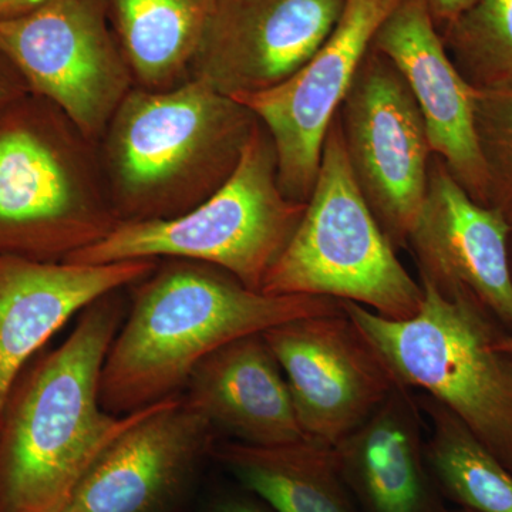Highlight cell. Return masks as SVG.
<instances>
[{"label": "cell", "mask_w": 512, "mask_h": 512, "mask_svg": "<svg viewBox=\"0 0 512 512\" xmlns=\"http://www.w3.org/2000/svg\"><path fill=\"white\" fill-rule=\"evenodd\" d=\"M214 512H268L264 508L258 507V505L248 503V501H228L218 505Z\"/></svg>", "instance_id": "4316f807"}, {"label": "cell", "mask_w": 512, "mask_h": 512, "mask_svg": "<svg viewBox=\"0 0 512 512\" xmlns=\"http://www.w3.org/2000/svg\"><path fill=\"white\" fill-rule=\"evenodd\" d=\"M0 50L29 92L55 104L92 144L136 87L107 0H45L2 19Z\"/></svg>", "instance_id": "ba28073f"}, {"label": "cell", "mask_w": 512, "mask_h": 512, "mask_svg": "<svg viewBox=\"0 0 512 512\" xmlns=\"http://www.w3.org/2000/svg\"><path fill=\"white\" fill-rule=\"evenodd\" d=\"M338 120L357 187L393 247L407 249L426 195L433 151L412 90L392 60L373 45Z\"/></svg>", "instance_id": "9c48e42d"}, {"label": "cell", "mask_w": 512, "mask_h": 512, "mask_svg": "<svg viewBox=\"0 0 512 512\" xmlns=\"http://www.w3.org/2000/svg\"><path fill=\"white\" fill-rule=\"evenodd\" d=\"M421 286L413 318L387 319L342 301L343 312L397 382L443 404L512 474V360L497 346L504 330L471 303Z\"/></svg>", "instance_id": "8992f818"}, {"label": "cell", "mask_w": 512, "mask_h": 512, "mask_svg": "<svg viewBox=\"0 0 512 512\" xmlns=\"http://www.w3.org/2000/svg\"><path fill=\"white\" fill-rule=\"evenodd\" d=\"M157 265L156 259L86 265L0 255V416L26 363L57 330L103 296L138 284Z\"/></svg>", "instance_id": "2e32d148"}, {"label": "cell", "mask_w": 512, "mask_h": 512, "mask_svg": "<svg viewBox=\"0 0 512 512\" xmlns=\"http://www.w3.org/2000/svg\"><path fill=\"white\" fill-rule=\"evenodd\" d=\"M306 202L285 197L271 134L256 126L234 174L192 210L168 220L120 221L99 242L66 259L101 265L131 259H183L217 266L262 292L288 247Z\"/></svg>", "instance_id": "5b68a950"}, {"label": "cell", "mask_w": 512, "mask_h": 512, "mask_svg": "<svg viewBox=\"0 0 512 512\" xmlns=\"http://www.w3.org/2000/svg\"><path fill=\"white\" fill-rule=\"evenodd\" d=\"M511 227L431 157L426 195L407 241L419 282L447 301L471 303L512 333Z\"/></svg>", "instance_id": "7c38bea8"}, {"label": "cell", "mask_w": 512, "mask_h": 512, "mask_svg": "<svg viewBox=\"0 0 512 512\" xmlns=\"http://www.w3.org/2000/svg\"><path fill=\"white\" fill-rule=\"evenodd\" d=\"M211 453L275 512H355L333 447L309 439L269 447L227 441Z\"/></svg>", "instance_id": "d6986e66"}, {"label": "cell", "mask_w": 512, "mask_h": 512, "mask_svg": "<svg viewBox=\"0 0 512 512\" xmlns=\"http://www.w3.org/2000/svg\"><path fill=\"white\" fill-rule=\"evenodd\" d=\"M183 399L212 429L249 446L305 440L288 383L262 333L214 350L192 370Z\"/></svg>", "instance_id": "e0dca14e"}, {"label": "cell", "mask_w": 512, "mask_h": 512, "mask_svg": "<svg viewBox=\"0 0 512 512\" xmlns=\"http://www.w3.org/2000/svg\"><path fill=\"white\" fill-rule=\"evenodd\" d=\"M498 349L512 360V333H501L497 340Z\"/></svg>", "instance_id": "83f0119b"}, {"label": "cell", "mask_w": 512, "mask_h": 512, "mask_svg": "<svg viewBox=\"0 0 512 512\" xmlns=\"http://www.w3.org/2000/svg\"><path fill=\"white\" fill-rule=\"evenodd\" d=\"M281 366L306 439L335 447L399 384L345 312L262 332Z\"/></svg>", "instance_id": "8fae6325"}, {"label": "cell", "mask_w": 512, "mask_h": 512, "mask_svg": "<svg viewBox=\"0 0 512 512\" xmlns=\"http://www.w3.org/2000/svg\"><path fill=\"white\" fill-rule=\"evenodd\" d=\"M138 285L101 369V407L113 416L178 396L198 363L232 340L343 311L338 299L252 291L217 266L183 259Z\"/></svg>", "instance_id": "6da1fadb"}, {"label": "cell", "mask_w": 512, "mask_h": 512, "mask_svg": "<svg viewBox=\"0 0 512 512\" xmlns=\"http://www.w3.org/2000/svg\"><path fill=\"white\" fill-rule=\"evenodd\" d=\"M217 0H107L136 86L165 90L188 80Z\"/></svg>", "instance_id": "ffe728a7"}, {"label": "cell", "mask_w": 512, "mask_h": 512, "mask_svg": "<svg viewBox=\"0 0 512 512\" xmlns=\"http://www.w3.org/2000/svg\"><path fill=\"white\" fill-rule=\"evenodd\" d=\"M426 420L427 463L464 510L512 512V474L474 434L427 394H417Z\"/></svg>", "instance_id": "44dd1931"}, {"label": "cell", "mask_w": 512, "mask_h": 512, "mask_svg": "<svg viewBox=\"0 0 512 512\" xmlns=\"http://www.w3.org/2000/svg\"><path fill=\"white\" fill-rule=\"evenodd\" d=\"M476 133L487 175V207L512 228V84L476 89Z\"/></svg>", "instance_id": "603a6c76"}, {"label": "cell", "mask_w": 512, "mask_h": 512, "mask_svg": "<svg viewBox=\"0 0 512 512\" xmlns=\"http://www.w3.org/2000/svg\"><path fill=\"white\" fill-rule=\"evenodd\" d=\"M258 124L247 106L200 80L133 87L101 137L119 221L168 220L200 205L234 174Z\"/></svg>", "instance_id": "3957f363"}, {"label": "cell", "mask_w": 512, "mask_h": 512, "mask_svg": "<svg viewBox=\"0 0 512 512\" xmlns=\"http://www.w3.org/2000/svg\"><path fill=\"white\" fill-rule=\"evenodd\" d=\"M343 481L369 512H440L426 476V420L413 389L399 383L333 447Z\"/></svg>", "instance_id": "ac0fdd59"}, {"label": "cell", "mask_w": 512, "mask_h": 512, "mask_svg": "<svg viewBox=\"0 0 512 512\" xmlns=\"http://www.w3.org/2000/svg\"><path fill=\"white\" fill-rule=\"evenodd\" d=\"M90 147L36 94L0 106V255L63 262L119 224Z\"/></svg>", "instance_id": "277c9868"}, {"label": "cell", "mask_w": 512, "mask_h": 512, "mask_svg": "<svg viewBox=\"0 0 512 512\" xmlns=\"http://www.w3.org/2000/svg\"><path fill=\"white\" fill-rule=\"evenodd\" d=\"M474 2L476 0H426L434 26L440 35Z\"/></svg>", "instance_id": "d4e9b609"}, {"label": "cell", "mask_w": 512, "mask_h": 512, "mask_svg": "<svg viewBox=\"0 0 512 512\" xmlns=\"http://www.w3.org/2000/svg\"><path fill=\"white\" fill-rule=\"evenodd\" d=\"M29 89L18 69L0 50V106L28 94Z\"/></svg>", "instance_id": "cb8c5ba5"}, {"label": "cell", "mask_w": 512, "mask_h": 512, "mask_svg": "<svg viewBox=\"0 0 512 512\" xmlns=\"http://www.w3.org/2000/svg\"><path fill=\"white\" fill-rule=\"evenodd\" d=\"M212 437L211 424L183 397L153 404L94 461L63 510L163 512L211 451Z\"/></svg>", "instance_id": "5bb4252c"}, {"label": "cell", "mask_w": 512, "mask_h": 512, "mask_svg": "<svg viewBox=\"0 0 512 512\" xmlns=\"http://www.w3.org/2000/svg\"><path fill=\"white\" fill-rule=\"evenodd\" d=\"M440 512H447V511H440ZM451 512H471V511L463 510V511H451Z\"/></svg>", "instance_id": "f546056e"}, {"label": "cell", "mask_w": 512, "mask_h": 512, "mask_svg": "<svg viewBox=\"0 0 512 512\" xmlns=\"http://www.w3.org/2000/svg\"><path fill=\"white\" fill-rule=\"evenodd\" d=\"M373 47L392 60L412 90L434 156L473 200L487 205L474 117L476 89L448 56L426 0H402L377 30Z\"/></svg>", "instance_id": "9a60e30c"}, {"label": "cell", "mask_w": 512, "mask_h": 512, "mask_svg": "<svg viewBox=\"0 0 512 512\" xmlns=\"http://www.w3.org/2000/svg\"><path fill=\"white\" fill-rule=\"evenodd\" d=\"M345 0H217L188 79L222 96H248L284 83L335 28Z\"/></svg>", "instance_id": "4fadbf2b"}, {"label": "cell", "mask_w": 512, "mask_h": 512, "mask_svg": "<svg viewBox=\"0 0 512 512\" xmlns=\"http://www.w3.org/2000/svg\"><path fill=\"white\" fill-rule=\"evenodd\" d=\"M444 47L474 89L512 84V0H476L443 33Z\"/></svg>", "instance_id": "7402d4cb"}, {"label": "cell", "mask_w": 512, "mask_h": 512, "mask_svg": "<svg viewBox=\"0 0 512 512\" xmlns=\"http://www.w3.org/2000/svg\"><path fill=\"white\" fill-rule=\"evenodd\" d=\"M43 2L45 0H0V20L28 13Z\"/></svg>", "instance_id": "484cf974"}, {"label": "cell", "mask_w": 512, "mask_h": 512, "mask_svg": "<svg viewBox=\"0 0 512 512\" xmlns=\"http://www.w3.org/2000/svg\"><path fill=\"white\" fill-rule=\"evenodd\" d=\"M262 292L353 302L394 320L413 318L423 305V286L404 268L357 187L338 113L305 214Z\"/></svg>", "instance_id": "52a82bcc"}, {"label": "cell", "mask_w": 512, "mask_h": 512, "mask_svg": "<svg viewBox=\"0 0 512 512\" xmlns=\"http://www.w3.org/2000/svg\"><path fill=\"white\" fill-rule=\"evenodd\" d=\"M402 0H345L335 28L315 55L284 83L235 97L271 134L279 187L289 200L308 202L323 144L377 30Z\"/></svg>", "instance_id": "30bf717a"}, {"label": "cell", "mask_w": 512, "mask_h": 512, "mask_svg": "<svg viewBox=\"0 0 512 512\" xmlns=\"http://www.w3.org/2000/svg\"><path fill=\"white\" fill-rule=\"evenodd\" d=\"M59 512H72V511H69V510H62V511H59Z\"/></svg>", "instance_id": "4dcf8cb0"}, {"label": "cell", "mask_w": 512, "mask_h": 512, "mask_svg": "<svg viewBox=\"0 0 512 512\" xmlns=\"http://www.w3.org/2000/svg\"><path fill=\"white\" fill-rule=\"evenodd\" d=\"M116 293L87 306L13 386L0 416V512L62 511L94 461L150 407L127 416L101 407V369L124 320Z\"/></svg>", "instance_id": "7a4b0ae2"}, {"label": "cell", "mask_w": 512, "mask_h": 512, "mask_svg": "<svg viewBox=\"0 0 512 512\" xmlns=\"http://www.w3.org/2000/svg\"><path fill=\"white\" fill-rule=\"evenodd\" d=\"M510 266H511V275H512V229L510 235Z\"/></svg>", "instance_id": "f1b7e54d"}]
</instances>
